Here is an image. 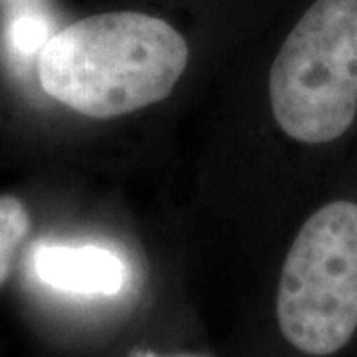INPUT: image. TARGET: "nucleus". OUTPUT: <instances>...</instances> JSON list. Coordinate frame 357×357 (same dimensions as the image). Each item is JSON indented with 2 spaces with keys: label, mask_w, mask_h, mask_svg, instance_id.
I'll list each match as a JSON object with an SVG mask.
<instances>
[{
  "label": "nucleus",
  "mask_w": 357,
  "mask_h": 357,
  "mask_svg": "<svg viewBox=\"0 0 357 357\" xmlns=\"http://www.w3.org/2000/svg\"><path fill=\"white\" fill-rule=\"evenodd\" d=\"M187 62V42L165 20L107 13L56 32L40 54L38 77L56 102L109 119L165 100Z\"/></svg>",
  "instance_id": "f257e3e1"
},
{
  "label": "nucleus",
  "mask_w": 357,
  "mask_h": 357,
  "mask_svg": "<svg viewBox=\"0 0 357 357\" xmlns=\"http://www.w3.org/2000/svg\"><path fill=\"white\" fill-rule=\"evenodd\" d=\"M280 129L321 145L357 115V0H316L282 44L268 79Z\"/></svg>",
  "instance_id": "f03ea898"
},
{
  "label": "nucleus",
  "mask_w": 357,
  "mask_h": 357,
  "mask_svg": "<svg viewBox=\"0 0 357 357\" xmlns=\"http://www.w3.org/2000/svg\"><path fill=\"white\" fill-rule=\"evenodd\" d=\"M284 337L307 356H332L357 330V204L335 201L304 222L278 286Z\"/></svg>",
  "instance_id": "7ed1b4c3"
},
{
  "label": "nucleus",
  "mask_w": 357,
  "mask_h": 357,
  "mask_svg": "<svg viewBox=\"0 0 357 357\" xmlns=\"http://www.w3.org/2000/svg\"><path fill=\"white\" fill-rule=\"evenodd\" d=\"M32 268L44 286L82 298L117 296L129 278L128 262L98 244H40Z\"/></svg>",
  "instance_id": "20e7f679"
},
{
  "label": "nucleus",
  "mask_w": 357,
  "mask_h": 357,
  "mask_svg": "<svg viewBox=\"0 0 357 357\" xmlns=\"http://www.w3.org/2000/svg\"><path fill=\"white\" fill-rule=\"evenodd\" d=\"M52 36V20L34 8L14 14L6 28L8 50L22 62L32 60L34 56L40 58Z\"/></svg>",
  "instance_id": "39448f33"
},
{
  "label": "nucleus",
  "mask_w": 357,
  "mask_h": 357,
  "mask_svg": "<svg viewBox=\"0 0 357 357\" xmlns=\"http://www.w3.org/2000/svg\"><path fill=\"white\" fill-rule=\"evenodd\" d=\"M30 232V215L16 197H0V286L6 282L14 256Z\"/></svg>",
  "instance_id": "423d86ee"
},
{
  "label": "nucleus",
  "mask_w": 357,
  "mask_h": 357,
  "mask_svg": "<svg viewBox=\"0 0 357 357\" xmlns=\"http://www.w3.org/2000/svg\"><path fill=\"white\" fill-rule=\"evenodd\" d=\"M129 357H161L153 354V351H147V349H133ZM173 357H199V356H173Z\"/></svg>",
  "instance_id": "0eeeda50"
}]
</instances>
